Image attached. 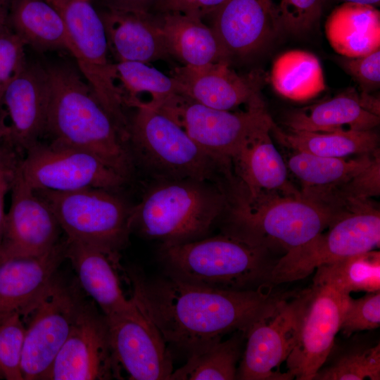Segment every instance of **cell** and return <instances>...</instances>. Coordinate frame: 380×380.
Wrapping results in <instances>:
<instances>
[{"mask_svg": "<svg viewBox=\"0 0 380 380\" xmlns=\"http://www.w3.org/2000/svg\"><path fill=\"white\" fill-rule=\"evenodd\" d=\"M132 298L152 320L168 348L186 358L222 339L247 330L286 293L272 289L234 291L189 284L167 274L148 278L127 270Z\"/></svg>", "mask_w": 380, "mask_h": 380, "instance_id": "6da1fadb", "label": "cell"}, {"mask_svg": "<svg viewBox=\"0 0 380 380\" xmlns=\"http://www.w3.org/2000/svg\"><path fill=\"white\" fill-rule=\"evenodd\" d=\"M49 97L45 134L51 141L83 149L127 180L134 161L127 142L80 71L46 66Z\"/></svg>", "mask_w": 380, "mask_h": 380, "instance_id": "7a4b0ae2", "label": "cell"}, {"mask_svg": "<svg viewBox=\"0 0 380 380\" xmlns=\"http://www.w3.org/2000/svg\"><path fill=\"white\" fill-rule=\"evenodd\" d=\"M165 274L205 287L234 291L270 289L279 258L272 251L222 233L160 247Z\"/></svg>", "mask_w": 380, "mask_h": 380, "instance_id": "3957f363", "label": "cell"}, {"mask_svg": "<svg viewBox=\"0 0 380 380\" xmlns=\"http://www.w3.org/2000/svg\"><path fill=\"white\" fill-rule=\"evenodd\" d=\"M218 183L194 179H158L132 208L131 229L163 246L206 237L227 209Z\"/></svg>", "mask_w": 380, "mask_h": 380, "instance_id": "277c9868", "label": "cell"}, {"mask_svg": "<svg viewBox=\"0 0 380 380\" xmlns=\"http://www.w3.org/2000/svg\"><path fill=\"white\" fill-rule=\"evenodd\" d=\"M223 233L284 253L324 231L345 211L300 194L248 197L236 189L229 196Z\"/></svg>", "mask_w": 380, "mask_h": 380, "instance_id": "5b68a950", "label": "cell"}, {"mask_svg": "<svg viewBox=\"0 0 380 380\" xmlns=\"http://www.w3.org/2000/svg\"><path fill=\"white\" fill-rule=\"evenodd\" d=\"M129 120L128 146L136 160L158 179H194L218 183L229 167L209 153L174 120L144 106ZM219 184V183H218Z\"/></svg>", "mask_w": 380, "mask_h": 380, "instance_id": "8992f818", "label": "cell"}, {"mask_svg": "<svg viewBox=\"0 0 380 380\" xmlns=\"http://www.w3.org/2000/svg\"><path fill=\"white\" fill-rule=\"evenodd\" d=\"M34 190L52 210L67 240L120 256L132 232V207L115 191L101 188Z\"/></svg>", "mask_w": 380, "mask_h": 380, "instance_id": "52a82bcc", "label": "cell"}, {"mask_svg": "<svg viewBox=\"0 0 380 380\" xmlns=\"http://www.w3.org/2000/svg\"><path fill=\"white\" fill-rule=\"evenodd\" d=\"M349 207L324 231L279 258L272 273L274 286L300 280L322 265L379 247V211L365 201Z\"/></svg>", "mask_w": 380, "mask_h": 380, "instance_id": "ba28073f", "label": "cell"}, {"mask_svg": "<svg viewBox=\"0 0 380 380\" xmlns=\"http://www.w3.org/2000/svg\"><path fill=\"white\" fill-rule=\"evenodd\" d=\"M61 16L72 44L71 55L99 102L122 134L128 129L113 63L108 58V45L100 14L90 1L45 0Z\"/></svg>", "mask_w": 380, "mask_h": 380, "instance_id": "9c48e42d", "label": "cell"}, {"mask_svg": "<svg viewBox=\"0 0 380 380\" xmlns=\"http://www.w3.org/2000/svg\"><path fill=\"white\" fill-rule=\"evenodd\" d=\"M84 298L56 276L20 315L25 335L23 380H46L67 340Z\"/></svg>", "mask_w": 380, "mask_h": 380, "instance_id": "30bf717a", "label": "cell"}, {"mask_svg": "<svg viewBox=\"0 0 380 380\" xmlns=\"http://www.w3.org/2000/svg\"><path fill=\"white\" fill-rule=\"evenodd\" d=\"M155 110L170 118L201 147L229 167L242 143L258 129L273 122L262 98L244 111L231 112L177 94Z\"/></svg>", "mask_w": 380, "mask_h": 380, "instance_id": "8fae6325", "label": "cell"}, {"mask_svg": "<svg viewBox=\"0 0 380 380\" xmlns=\"http://www.w3.org/2000/svg\"><path fill=\"white\" fill-rule=\"evenodd\" d=\"M307 289L286 293L249 325L236 379H293L289 372H280L279 367L296 344Z\"/></svg>", "mask_w": 380, "mask_h": 380, "instance_id": "7c38bea8", "label": "cell"}, {"mask_svg": "<svg viewBox=\"0 0 380 380\" xmlns=\"http://www.w3.org/2000/svg\"><path fill=\"white\" fill-rule=\"evenodd\" d=\"M19 170L34 189L54 191L85 188L115 191L128 181L91 153L55 141H39L29 148Z\"/></svg>", "mask_w": 380, "mask_h": 380, "instance_id": "4fadbf2b", "label": "cell"}, {"mask_svg": "<svg viewBox=\"0 0 380 380\" xmlns=\"http://www.w3.org/2000/svg\"><path fill=\"white\" fill-rule=\"evenodd\" d=\"M103 313L85 299L46 380L122 379Z\"/></svg>", "mask_w": 380, "mask_h": 380, "instance_id": "5bb4252c", "label": "cell"}, {"mask_svg": "<svg viewBox=\"0 0 380 380\" xmlns=\"http://www.w3.org/2000/svg\"><path fill=\"white\" fill-rule=\"evenodd\" d=\"M348 296L326 285L307 289L296 342L285 361L293 379L313 380L324 363L339 332Z\"/></svg>", "mask_w": 380, "mask_h": 380, "instance_id": "9a60e30c", "label": "cell"}, {"mask_svg": "<svg viewBox=\"0 0 380 380\" xmlns=\"http://www.w3.org/2000/svg\"><path fill=\"white\" fill-rule=\"evenodd\" d=\"M105 317L114 356L129 379L169 380L174 371L171 351L137 304L132 310Z\"/></svg>", "mask_w": 380, "mask_h": 380, "instance_id": "2e32d148", "label": "cell"}, {"mask_svg": "<svg viewBox=\"0 0 380 380\" xmlns=\"http://www.w3.org/2000/svg\"><path fill=\"white\" fill-rule=\"evenodd\" d=\"M0 255L34 256L60 242L61 227L51 208L24 179L19 165L11 189Z\"/></svg>", "mask_w": 380, "mask_h": 380, "instance_id": "e0dca14e", "label": "cell"}, {"mask_svg": "<svg viewBox=\"0 0 380 380\" xmlns=\"http://www.w3.org/2000/svg\"><path fill=\"white\" fill-rule=\"evenodd\" d=\"M229 64L183 65L175 68L170 76L175 80L179 94L215 109L231 110L261 99L265 75L259 70L239 75Z\"/></svg>", "mask_w": 380, "mask_h": 380, "instance_id": "ac0fdd59", "label": "cell"}, {"mask_svg": "<svg viewBox=\"0 0 380 380\" xmlns=\"http://www.w3.org/2000/svg\"><path fill=\"white\" fill-rule=\"evenodd\" d=\"M206 17L231 58L259 51L281 27L273 0H226Z\"/></svg>", "mask_w": 380, "mask_h": 380, "instance_id": "d6986e66", "label": "cell"}, {"mask_svg": "<svg viewBox=\"0 0 380 380\" xmlns=\"http://www.w3.org/2000/svg\"><path fill=\"white\" fill-rule=\"evenodd\" d=\"M49 97L46 67L27 64L6 89L2 106L11 121L5 138L18 151H26L45 134Z\"/></svg>", "mask_w": 380, "mask_h": 380, "instance_id": "ffe728a7", "label": "cell"}, {"mask_svg": "<svg viewBox=\"0 0 380 380\" xmlns=\"http://www.w3.org/2000/svg\"><path fill=\"white\" fill-rule=\"evenodd\" d=\"M65 240L34 256L0 255V321L21 315L47 288L65 259Z\"/></svg>", "mask_w": 380, "mask_h": 380, "instance_id": "44dd1931", "label": "cell"}, {"mask_svg": "<svg viewBox=\"0 0 380 380\" xmlns=\"http://www.w3.org/2000/svg\"><path fill=\"white\" fill-rule=\"evenodd\" d=\"M273 123L251 134L231 159L239 180L236 189L248 197L301 194L289 182L286 163L270 137Z\"/></svg>", "mask_w": 380, "mask_h": 380, "instance_id": "7402d4cb", "label": "cell"}, {"mask_svg": "<svg viewBox=\"0 0 380 380\" xmlns=\"http://www.w3.org/2000/svg\"><path fill=\"white\" fill-rule=\"evenodd\" d=\"M379 122V100L354 89L293 110L285 120L289 129L320 132L372 130Z\"/></svg>", "mask_w": 380, "mask_h": 380, "instance_id": "603a6c76", "label": "cell"}, {"mask_svg": "<svg viewBox=\"0 0 380 380\" xmlns=\"http://www.w3.org/2000/svg\"><path fill=\"white\" fill-rule=\"evenodd\" d=\"M65 259L75 270L80 286L94 300L106 316L130 311L136 308L133 298H126L118 270L120 256L98 248L65 239Z\"/></svg>", "mask_w": 380, "mask_h": 380, "instance_id": "cb8c5ba5", "label": "cell"}, {"mask_svg": "<svg viewBox=\"0 0 380 380\" xmlns=\"http://www.w3.org/2000/svg\"><path fill=\"white\" fill-rule=\"evenodd\" d=\"M99 14L109 51L116 62L136 61L149 64L171 58L158 13L106 8Z\"/></svg>", "mask_w": 380, "mask_h": 380, "instance_id": "d4e9b609", "label": "cell"}, {"mask_svg": "<svg viewBox=\"0 0 380 380\" xmlns=\"http://www.w3.org/2000/svg\"><path fill=\"white\" fill-rule=\"evenodd\" d=\"M158 14L171 57L189 66L230 63L229 52L213 29L202 18L177 12Z\"/></svg>", "mask_w": 380, "mask_h": 380, "instance_id": "484cf974", "label": "cell"}, {"mask_svg": "<svg viewBox=\"0 0 380 380\" xmlns=\"http://www.w3.org/2000/svg\"><path fill=\"white\" fill-rule=\"evenodd\" d=\"M377 152L348 158L294 151L286 165L301 182L302 195L329 205L334 191L367 167Z\"/></svg>", "mask_w": 380, "mask_h": 380, "instance_id": "4316f807", "label": "cell"}, {"mask_svg": "<svg viewBox=\"0 0 380 380\" xmlns=\"http://www.w3.org/2000/svg\"><path fill=\"white\" fill-rule=\"evenodd\" d=\"M325 32L342 56L367 55L380 47V12L372 5L343 2L328 16Z\"/></svg>", "mask_w": 380, "mask_h": 380, "instance_id": "83f0119b", "label": "cell"}, {"mask_svg": "<svg viewBox=\"0 0 380 380\" xmlns=\"http://www.w3.org/2000/svg\"><path fill=\"white\" fill-rule=\"evenodd\" d=\"M10 27L25 44L39 51L64 49L72 44L58 11L45 0H11Z\"/></svg>", "mask_w": 380, "mask_h": 380, "instance_id": "f1b7e54d", "label": "cell"}, {"mask_svg": "<svg viewBox=\"0 0 380 380\" xmlns=\"http://www.w3.org/2000/svg\"><path fill=\"white\" fill-rule=\"evenodd\" d=\"M271 132L285 146L296 151L332 158L371 154L377 151L378 134L372 130L329 132L281 130L274 122Z\"/></svg>", "mask_w": 380, "mask_h": 380, "instance_id": "f546056e", "label": "cell"}, {"mask_svg": "<svg viewBox=\"0 0 380 380\" xmlns=\"http://www.w3.org/2000/svg\"><path fill=\"white\" fill-rule=\"evenodd\" d=\"M115 81L122 103L135 108L157 109L171 96L179 94L175 80L147 63L120 61L113 63Z\"/></svg>", "mask_w": 380, "mask_h": 380, "instance_id": "4dcf8cb0", "label": "cell"}, {"mask_svg": "<svg viewBox=\"0 0 380 380\" xmlns=\"http://www.w3.org/2000/svg\"><path fill=\"white\" fill-rule=\"evenodd\" d=\"M270 80L277 93L296 101L311 99L326 88L318 58L301 50L280 55L274 62Z\"/></svg>", "mask_w": 380, "mask_h": 380, "instance_id": "1f68e13d", "label": "cell"}, {"mask_svg": "<svg viewBox=\"0 0 380 380\" xmlns=\"http://www.w3.org/2000/svg\"><path fill=\"white\" fill-rule=\"evenodd\" d=\"M313 284L331 286L342 293L380 291V254L374 250L348 256L315 270Z\"/></svg>", "mask_w": 380, "mask_h": 380, "instance_id": "d6a6232c", "label": "cell"}, {"mask_svg": "<svg viewBox=\"0 0 380 380\" xmlns=\"http://www.w3.org/2000/svg\"><path fill=\"white\" fill-rule=\"evenodd\" d=\"M245 340L243 331L211 345L187 358L186 363L174 370L169 380H233L236 373Z\"/></svg>", "mask_w": 380, "mask_h": 380, "instance_id": "836d02e7", "label": "cell"}, {"mask_svg": "<svg viewBox=\"0 0 380 380\" xmlns=\"http://www.w3.org/2000/svg\"><path fill=\"white\" fill-rule=\"evenodd\" d=\"M379 380L380 344L353 340L334 346L313 380Z\"/></svg>", "mask_w": 380, "mask_h": 380, "instance_id": "e575fe53", "label": "cell"}, {"mask_svg": "<svg viewBox=\"0 0 380 380\" xmlns=\"http://www.w3.org/2000/svg\"><path fill=\"white\" fill-rule=\"evenodd\" d=\"M25 327L19 314L0 321V379L23 380L22 355Z\"/></svg>", "mask_w": 380, "mask_h": 380, "instance_id": "d590c367", "label": "cell"}, {"mask_svg": "<svg viewBox=\"0 0 380 380\" xmlns=\"http://www.w3.org/2000/svg\"><path fill=\"white\" fill-rule=\"evenodd\" d=\"M380 326V291L358 298L347 297L339 331L346 337Z\"/></svg>", "mask_w": 380, "mask_h": 380, "instance_id": "8d00e7d4", "label": "cell"}, {"mask_svg": "<svg viewBox=\"0 0 380 380\" xmlns=\"http://www.w3.org/2000/svg\"><path fill=\"white\" fill-rule=\"evenodd\" d=\"M324 0H273L280 27L291 33H303L318 21Z\"/></svg>", "mask_w": 380, "mask_h": 380, "instance_id": "74e56055", "label": "cell"}, {"mask_svg": "<svg viewBox=\"0 0 380 380\" xmlns=\"http://www.w3.org/2000/svg\"><path fill=\"white\" fill-rule=\"evenodd\" d=\"M25 46L11 29L0 36V108L6 89L27 64Z\"/></svg>", "mask_w": 380, "mask_h": 380, "instance_id": "f35d334b", "label": "cell"}, {"mask_svg": "<svg viewBox=\"0 0 380 380\" xmlns=\"http://www.w3.org/2000/svg\"><path fill=\"white\" fill-rule=\"evenodd\" d=\"M380 160L377 152L372 163L341 186L333 195L344 198L349 204L352 201H364L368 197L378 196L380 191Z\"/></svg>", "mask_w": 380, "mask_h": 380, "instance_id": "ab89813d", "label": "cell"}, {"mask_svg": "<svg viewBox=\"0 0 380 380\" xmlns=\"http://www.w3.org/2000/svg\"><path fill=\"white\" fill-rule=\"evenodd\" d=\"M340 63L363 91L368 92L379 86L380 49L362 56H342Z\"/></svg>", "mask_w": 380, "mask_h": 380, "instance_id": "60d3db41", "label": "cell"}, {"mask_svg": "<svg viewBox=\"0 0 380 380\" xmlns=\"http://www.w3.org/2000/svg\"><path fill=\"white\" fill-rule=\"evenodd\" d=\"M16 151L18 150L6 139L0 143V245L3 238L6 215V196L11 191L21 160L17 156Z\"/></svg>", "mask_w": 380, "mask_h": 380, "instance_id": "b9f144b4", "label": "cell"}, {"mask_svg": "<svg viewBox=\"0 0 380 380\" xmlns=\"http://www.w3.org/2000/svg\"><path fill=\"white\" fill-rule=\"evenodd\" d=\"M226 0H158L153 13H182L203 19Z\"/></svg>", "mask_w": 380, "mask_h": 380, "instance_id": "7bdbcfd3", "label": "cell"}, {"mask_svg": "<svg viewBox=\"0 0 380 380\" xmlns=\"http://www.w3.org/2000/svg\"><path fill=\"white\" fill-rule=\"evenodd\" d=\"M158 0H103L106 8L136 12L151 13Z\"/></svg>", "mask_w": 380, "mask_h": 380, "instance_id": "ee69618b", "label": "cell"}, {"mask_svg": "<svg viewBox=\"0 0 380 380\" xmlns=\"http://www.w3.org/2000/svg\"><path fill=\"white\" fill-rule=\"evenodd\" d=\"M11 0H0V36L11 30L10 8Z\"/></svg>", "mask_w": 380, "mask_h": 380, "instance_id": "f6af8a7d", "label": "cell"}, {"mask_svg": "<svg viewBox=\"0 0 380 380\" xmlns=\"http://www.w3.org/2000/svg\"><path fill=\"white\" fill-rule=\"evenodd\" d=\"M343 2H351L357 4H369L372 6H377L379 4L380 0H341Z\"/></svg>", "mask_w": 380, "mask_h": 380, "instance_id": "bcb514c9", "label": "cell"}, {"mask_svg": "<svg viewBox=\"0 0 380 380\" xmlns=\"http://www.w3.org/2000/svg\"><path fill=\"white\" fill-rule=\"evenodd\" d=\"M9 127L5 123L0 127V143L8 135Z\"/></svg>", "mask_w": 380, "mask_h": 380, "instance_id": "7dc6e473", "label": "cell"}, {"mask_svg": "<svg viewBox=\"0 0 380 380\" xmlns=\"http://www.w3.org/2000/svg\"><path fill=\"white\" fill-rule=\"evenodd\" d=\"M4 116L3 114L0 115V127L4 124Z\"/></svg>", "mask_w": 380, "mask_h": 380, "instance_id": "c3c4849f", "label": "cell"}, {"mask_svg": "<svg viewBox=\"0 0 380 380\" xmlns=\"http://www.w3.org/2000/svg\"><path fill=\"white\" fill-rule=\"evenodd\" d=\"M82 1H91V0H82Z\"/></svg>", "mask_w": 380, "mask_h": 380, "instance_id": "681fc988", "label": "cell"}]
</instances>
